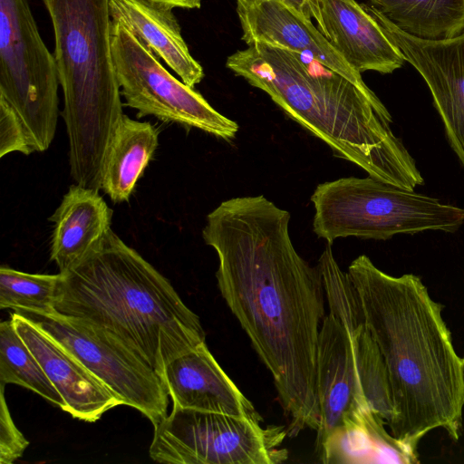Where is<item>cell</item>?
I'll use <instances>...</instances> for the list:
<instances>
[{"mask_svg": "<svg viewBox=\"0 0 464 464\" xmlns=\"http://www.w3.org/2000/svg\"><path fill=\"white\" fill-rule=\"evenodd\" d=\"M307 60L254 43L228 56L226 65L265 92L336 157L385 183L411 190L423 184L414 159L392 130V115L381 100L331 70L314 72Z\"/></svg>", "mask_w": 464, "mask_h": 464, "instance_id": "3957f363", "label": "cell"}, {"mask_svg": "<svg viewBox=\"0 0 464 464\" xmlns=\"http://www.w3.org/2000/svg\"><path fill=\"white\" fill-rule=\"evenodd\" d=\"M59 76L27 0H0V99L24 124L34 151L46 150L58 120Z\"/></svg>", "mask_w": 464, "mask_h": 464, "instance_id": "ba28073f", "label": "cell"}, {"mask_svg": "<svg viewBox=\"0 0 464 464\" xmlns=\"http://www.w3.org/2000/svg\"><path fill=\"white\" fill-rule=\"evenodd\" d=\"M242 40L298 53L376 95L311 20L280 0H237Z\"/></svg>", "mask_w": 464, "mask_h": 464, "instance_id": "7c38bea8", "label": "cell"}, {"mask_svg": "<svg viewBox=\"0 0 464 464\" xmlns=\"http://www.w3.org/2000/svg\"><path fill=\"white\" fill-rule=\"evenodd\" d=\"M112 22L125 26L181 81L194 88L204 78L200 63L190 54L172 8L145 0H109Z\"/></svg>", "mask_w": 464, "mask_h": 464, "instance_id": "e0dca14e", "label": "cell"}, {"mask_svg": "<svg viewBox=\"0 0 464 464\" xmlns=\"http://www.w3.org/2000/svg\"><path fill=\"white\" fill-rule=\"evenodd\" d=\"M384 425L371 408H361L344 418L316 458L325 464L418 463L417 451L389 434Z\"/></svg>", "mask_w": 464, "mask_h": 464, "instance_id": "d6986e66", "label": "cell"}, {"mask_svg": "<svg viewBox=\"0 0 464 464\" xmlns=\"http://www.w3.org/2000/svg\"><path fill=\"white\" fill-rule=\"evenodd\" d=\"M353 336L363 397L370 408L389 426L395 418V408L382 353L365 322L353 328Z\"/></svg>", "mask_w": 464, "mask_h": 464, "instance_id": "603a6c76", "label": "cell"}, {"mask_svg": "<svg viewBox=\"0 0 464 464\" xmlns=\"http://www.w3.org/2000/svg\"><path fill=\"white\" fill-rule=\"evenodd\" d=\"M15 312L76 357L123 405L139 411L153 426L166 417L169 396L160 376L118 338L54 311Z\"/></svg>", "mask_w": 464, "mask_h": 464, "instance_id": "30bf717a", "label": "cell"}, {"mask_svg": "<svg viewBox=\"0 0 464 464\" xmlns=\"http://www.w3.org/2000/svg\"><path fill=\"white\" fill-rule=\"evenodd\" d=\"M61 274H30L9 266L0 268V308L51 313Z\"/></svg>", "mask_w": 464, "mask_h": 464, "instance_id": "cb8c5ba5", "label": "cell"}, {"mask_svg": "<svg viewBox=\"0 0 464 464\" xmlns=\"http://www.w3.org/2000/svg\"><path fill=\"white\" fill-rule=\"evenodd\" d=\"M327 313L322 323L317 349V392L320 426L316 430L315 452L340 427L344 418L369 407L359 378L353 328Z\"/></svg>", "mask_w": 464, "mask_h": 464, "instance_id": "4fadbf2b", "label": "cell"}, {"mask_svg": "<svg viewBox=\"0 0 464 464\" xmlns=\"http://www.w3.org/2000/svg\"><path fill=\"white\" fill-rule=\"evenodd\" d=\"M159 144V130L150 121L123 114L109 148L102 189L115 203L128 201Z\"/></svg>", "mask_w": 464, "mask_h": 464, "instance_id": "ffe728a7", "label": "cell"}, {"mask_svg": "<svg viewBox=\"0 0 464 464\" xmlns=\"http://www.w3.org/2000/svg\"><path fill=\"white\" fill-rule=\"evenodd\" d=\"M111 51L121 94L125 104L138 111V118L154 116L225 140L236 137L239 130L237 121L171 75L158 57L118 22H112Z\"/></svg>", "mask_w": 464, "mask_h": 464, "instance_id": "9c48e42d", "label": "cell"}, {"mask_svg": "<svg viewBox=\"0 0 464 464\" xmlns=\"http://www.w3.org/2000/svg\"><path fill=\"white\" fill-rule=\"evenodd\" d=\"M294 8L308 20H315L317 28L324 35V26L321 14L322 0H280ZM325 36V35H324Z\"/></svg>", "mask_w": 464, "mask_h": 464, "instance_id": "4316f807", "label": "cell"}, {"mask_svg": "<svg viewBox=\"0 0 464 464\" xmlns=\"http://www.w3.org/2000/svg\"><path fill=\"white\" fill-rule=\"evenodd\" d=\"M173 406L235 416H260L206 342L174 358L160 374Z\"/></svg>", "mask_w": 464, "mask_h": 464, "instance_id": "9a60e30c", "label": "cell"}, {"mask_svg": "<svg viewBox=\"0 0 464 464\" xmlns=\"http://www.w3.org/2000/svg\"><path fill=\"white\" fill-rule=\"evenodd\" d=\"M60 274L54 312L107 331L159 375L206 342L199 317L169 279L111 229Z\"/></svg>", "mask_w": 464, "mask_h": 464, "instance_id": "277c9868", "label": "cell"}, {"mask_svg": "<svg viewBox=\"0 0 464 464\" xmlns=\"http://www.w3.org/2000/svg\"><path fill=\"white\" fill-rule=\"evenodd\" d=\"M43 2L53 28L71 176L75 184L100 191L107 153L123 116L109 0Z\"/></svg>", "mask_w": 464, "mask_h": 464, "instance_id": "5b68a950", "label": "cell"}, {"mask_svg": "<svg viewBox=\"0 0 464 464\" xmlns=\"http://www.w3.org/2000/svg\"><path fill=\"white\" fill-rule=\"evenodd\" d=\"M17 151L34 152L25 128L12 108L0 99V157Z\"/></svg>", "mask_w": 464, "mask_h": 464, "instance_id": "d4e9b609", "label": "cell"}, {"mask_svg": "<svg viewBox=\"0 0 464 464\" xmlns=\"http://www.w3.org/2000/svg\"><path fill=\"white\" fill-rule=\"evenodd\" d=\"M324 35L358 72L392 73L405 61L363 4L355 0H322Z\"/></svg>", "mask_w": 464, "mask_h": 464, "instance_id": "2e32d148", "label": "cell"}, {"mask_svg": "<svg viewBox=\"0 0 464 464\" xmlns=\"http://www.w3.org/2000/svg\"><path fill=\"white\" fill-rule=\"evenodd\" d=\"M150 3L164 5L169 8H187L194 9L199 8L201 5V0H145Z\"/></svg>", "mask_w": 464, "mask_h": 464, "instance_id": "83f0119b", "label": "cell"}, {"mask_svg": "<svg viewBox=\"0 0 464 464\" xmlns=\"http://www.w3.org/2000/svg\"><path fill=\"white\" fill-rule=\"evenodd\" d=\"M313 230L327 244L341 237L386 240L398 234L455 232L464 209L371 176L317 185L311 196Z\"/></svg>", "mask_w": 464, "mask_h": 464, "instance_id": "8992f818", "label": "cell"}, {"mask_svg": "<svg viewBox=\"0 0 464 464\" xmlns=\"http://www.w3.org/2000/svg\"><path fill=\"white\" fill-rule=\"evenodd\" d=\"M347 273L388 372L395 408L391 434L414 451L433 430L458 440L464 364L443 319V305L419 276L388 275L365 255L353 259Z\"/></svg>", "mask_w": 464, "mask_h": 464, "instance_id": "7a4b0ae2", "label": "cell"}, {"mask_svg": "<svg viewBox=\"0 0 464 464\" xmlns=\"http://www.w3.org/2000/svg\"><path fill=\"white\" fill-rule=\"evenodd\" d=\"M16 384L39 394L63 411L65 402L16 332L12 320L0 324V385Z\"/></svg>", "mask_w": 464, "mask_h": 464, "instance_id": "7402d4cb", "label": "cell"}, {"mask_svg": "<svg viewBox=\"0 0 464 464\" xmlns=\"http://www.w3.org/2000/svg\"><path fill=\"white\" fill-rule=\"evenodd\" d=\"M463 364H464V357H463Z\"/></svg>", "mask_w": 464, "mask_h": 464, "instance_id": "f1b7e54d", "label": "cell"}, {"mask_svg": "<svg viewBox=\"0 0 464 464\" xmlns=\"http://www.w3.org/2000/svg\"><path fill=\"white\" fill-rule=\"evenodd\" d=\"M290 213L263 195L222 201L202 229L217 253L223 299L270 372L287 435L317 430L319 332L326 314L321 271L296 251Z\"/></svg>", "mask_w": 464, "mask_h": 464, "instance_id": "6da1fadb", "label": "cell"}, {"mask_svg": "<svg viewBox=\"0 0 464 464\" xmlns=\"http://www.w3.org/2000/svg\"><path fill=\"white\" fill-rule=\"evenodd\" d=\"M92 188L72 185L50 220L54 224L51 260L63 273L111 229L112 210Z\"/></svg>", "mask_w": 464, "mask_h": 464, "instance_id": "ac0fdd59", "label": "cell"}, {"mask_svg": "<svg viewBox=\"0 0 464 464\" xmlns=\"http://www.w3.org/2000/svg\"><path fill=\"white\" fill-rule=\"evenodd\" d=\"M401 31L425 40L452 38L464 31V0H369Z\"/></svg>", "mask_w": 464, "mask_h": 464, "instance_id": "44dd1931", "label": "cell"}, {"mask_svg": "<svg viewBox=\"0 0 464 464\" xmlns=\"http://www.w3.org/2000/svg\"><path fill=\"white\" fill-rule=\"evenodd\" d=\"M0 392V463L12 464L23 456L29 441L12 419L5 398V385H1Z\"/></svg>", "mask_w": 464, "mask_h": 464, "instance_id": "484cf974", "label": "cell"}, {"mask_svg": "<svg viewBox=\"0 0 464 464\" xmlns=\"http://www.w3.org/2000/svg\"><path fill=\"white\" fill-rule=\"evenodd\" d=\"M14 328L63 397V411L86 422L97 421L107 411L123 405L97 377L28 319L11 314Z\"/></svg>", "mask_w": 464, "mask_h": 464, "instance_id": "5bb4252c", "label": "cell"}, {"mask_svg": "<svg viewBox=\"0 0 464 464\" xmlns=\"http://www.w3.org/2000/svg\"><path fill=\"white\" fill-rule=\"evenodd\" d=\"M363 5L424 79L451 149L464 167V31L452 38L420 39L401 31L373 5Z\"/></svg>", "mask_w": 464, "mask_h": 464, "instance_id": "8fae6325", "label": "cell"}, {"mask_svg": "<svg viewBox=\"0 0 464 464\" xmlns=\"http://www.w3.org/2000/svg\"><path fill=\"white\" fill-rule=\"evenodd\" d=\"M260 416H235L173 406L154 425L150 457L173 464H278L285 426H262Z\"/></svg>", "mask_w": 464, "mask_h": 464, "instance_id": "52a82bcc", "label": "cell"}]
</instances>
